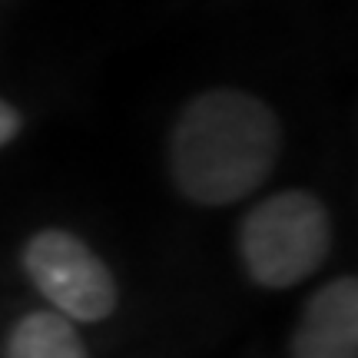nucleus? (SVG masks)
Returning a JSON list of instances; mask_svg holds the SVG:
<instances>
[{"mask_svg": "<svg viewBox=\"0 0 358 358\" xmlns=\"http://www.w3.org/2000/svg\"><path fill=\"white\" fill-rule=\"evenodd\" d=\"M20 133V113L13 110L7 100H0V150L13 143V136Z\"/></svg>", "mask_w": 358, "mask_h": 358, "instance_id": "6", "label": "nucleus"}, {"mask_svg": "<svg viewBox=\"0 0 358 358\" xmlns=\"http://www.w3.org/2000/svg\"><path fill=\"white\" fill-rule=\"evenodd\" d=\"M332 252V219L308 189H282L252 206L239 226V259L262 289L312 279Z\"/></svg>", "mask_w": 358, "mask_h": 358, "instance_id": "2", "label": "nucleus"}, {"mask_svg": "<svg viewBox=\"0 0 358 358\" xmlns=\"http://www.w3.org/2000/svg\"><path fill=\"white\" fill-rule=\"evenodd\" d=\"M282 127L272 106L243 90H206L179 113L169 136V173L196 206H232L275 169Z\"/></svg>", "mask_w": 358, "mask_h": 358, "instance_id": "1", "label": "nucleus"}, {"mask_svg": "<svg viewBox=\"0 0 358 358\" xmlns=\"http://www.w3.org/2000/svg\"><path fill=\"white\" fill-rule=\"evenodd\" d=\"M3 358H90L77 332V322L53 308L27 312L10 325L3 338Z\"/></svg>", "mask_w": 358, "mask_h": 358, "instance_id": "5", "label": "nucleus"}, {"mask_svg": "<svg viewBox=\"0 0 358 358\" xmlns=\"http://www.w3.org/2000/svg\"><path fill=\"white\" fill-rule=\"evenodd\" d=\"M289 358H358V279L338 275L308 295L289 338Z\"/></svg>", "mask_w": 358, "mask_h": 358, "instance_id": "4", "label": "nucleus"}, {"mask_svg": "<svg viewBox=\"0 0 358 358\" xmlns=\"http://www.w3.org/2000/svg\"><path fill=\"white\" fill-rule=\"evenodd\" d=\"M24 272L53 312L80 325L110 319L120 302L113 272L80 236L66 229H40L24 245Z\"/></svg>", "mask_w": 358, "mask_h": 358, "instance_id": "3", "label": "nucleus"}]
</instances>
